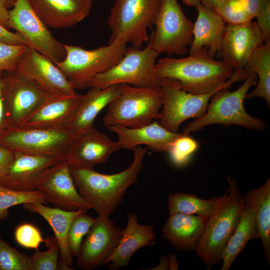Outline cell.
Here are the masks:
<instances>
[{
  "label": "cell",
  "instance_id": "obj_1",
  "mask_svg": "<svg viewBox=\"0 0 270 270\" xmlns=\"http://www.w3.org/2000/svg\"><path fill=\"white\" fill-rule=\"evenodd\" d=\"M132 150V164L116 174H106L94 170L93 168L70 166L71 175L79 194L96 211L98 217L109 218L142 170L147 148L139 146Z\"/></svg>",
  "mask_w": 270,
  "mask_h": 270
},
{
  "label": "cell",
  "instance_id": "obj_2",
  "mask_svg": "<svg viewBox=\"0 0 270 270\" xmlns=\"http://www.w3.org/2000/svg\"><path fill=\"white\" fill-rule=\"evenodd\" d=\"M234 69L202 48L180 58H164L156 62L154 72L160 78L177 80L181 88L194 94L210 92L224 86Z\"/></svg>",
  "mask_w": 270,
  "mask_h": 270
},
{
  "label": "cell",
  "instance_id": "obj_3",
  "mask_svg": "<svg viewBox=\"0 0 270 270\" xmlns=\"http://www.w3.org/2000/svg\"><path fill=\"white\" fill-rule=\"evenodd\" d=\"M227 180L228 188L218 209L207 219L195 250L196 256L208 270L222 261V252L238 224L244 204L236 180L228 176Z\"/></svg>",
  "mask_w": 270,
  "mask_h": 270
},
{
  "label": "cell",
  "instance_id": "obj_4",
  "mask_svg": "<svg viewBox=\"0 0 270 270\" xmlns=\"http://www.w3.org/2000/svg\"><path fill=\"white\" fill-rule=\"evenodd\" d=\"M246 78L243 69H234L232 76L224 86L202 94L184 90L174 78H160L162 104L158 122L169 131L178 132L184 121L190 118H198L205 113L210 100L216 92L222 88H229L234 83L244 80Z\"/></svg>",
  "mask_w": 270,
  "mask_h": 270
},
{
  "label": "cell",
  "instance_id": "obj_5",
  "mask_svg": "<svg viewBox=\"0 0 270 270\" xmlns=\"http://www.w3.org/2000/svg\"><path fill=\"white\" fill-rule=\"evenodd\" d=\"M120 94L108 106L102 122L106 128L120 126L137 128L159 120L162 108L160 88L118 84Z\"/></svg>",
  "mask_w": 270,
  "mask_h": 270
},
{
  "label": "cell",
  "instance_id": "obj_6",
  "mask_svg": "<svg viewBox=\"0 0 270 270\" xmlns=\"http://www.w3.org/2000/svg\"><path fill=\"white\" fill-rule=\"evenodd\" d=\"M257 80L256 75L252 72L235 90L231 92L226 88L218 91L211 98L205 113L188 124L182 133L190 134L214 124H236L254 130L264 128V122L250 115L244 105L248 90L256 84Z\"/></svg>",
  "mask_w": 270,
  "mask_h": 270
},
{
  "label": "cell",
  "instance_id": "obj_7",
  "mask_svg": "<svg viewBox=\"0 0 270 270\" xmlns=\"http://www.w3.org/2000/svg\"><path fill=\"white\" fill-rule=\"evenodd\" d=\"M126 44L116 39L108 46L92 50L64 44L66 58L55 64L75 90L84 89L94 76L108 70L122 58Z\"/></svg>",
  "mask_w": 270,
  "mask_h": 270
},
{
  "label": "cell",
  "instance_id": "obj_8",
  "mask_svg": "<svg viewBox=\"0 0 270 270\" xmlns=\"http://www.w3.org/2000/svg\"><path fill=\"white\" fill-rule=\"evenodd\" d=\"M160 54L150 42L143 49L127 46L122 58L108 70L94 76L86 88H105L126 84L138 88H160V78L154 72Z\"/></svg>",
  "mask_w": 270,
  "mask_h": 270
},
{
  "label": "cell",
  "instance_id": "obj_9",
  "mask_svg": "<svg viewBox=\"0 0 270 270\" xmlns=\"http://www.w3.org/2000/svg\"><path fill=\"white\" fill-rule=\"evenodd\" d=\"M161 0H115L108 24L111 30L108 43L120 39L142 48L148 42V30L154 26Z\"/></svg>",
  "mask_w": 270,
  "mask_h": 270
},
{
  "label": "cell",
  "instance_id": "obj_10",
  "mask_svg": "<svg viewBox=\"0 0 270 270\" xmlns=\"http://www.w3.org/2000/svg\"><path fill=\"white\" fill-rule=\"evenodd\" d=\"M76 137L66 128L10 126L0 134V144L14 152L62 160Z\"/></svg>",
  "mask_w": 270,
  "mask_h": 270
},
{
  "label": "cell",
  "instance_id": "obj_11",
  "mask_svg": "<svg viewBox=\"0 0 270 270\" xmlns=\"http://www.w3.org/2000/svg\"><path fill=\"white\" fill-rule=\"evenodd\" d=\"M150 35L152 48L160 54L184 55L193 38L194 24L177 0H161Z\"/></svg>",
  "mask_w": 270,
  "mask_h": 270
},
{
  "label": "cell",
  "instance_id": "obj_12",
  "mask_svg": "<svg viewBox=\"0 0 270 270\" xmlns=\"http://www.w3.org/2000/svg\"><path fill=\"white\" fill-rule=\"evenodd\" d=\"M8 28H13L22 36L26 45L45 56L54 64L66 56L64 44L52 36L28 0H16L8 10Z\"/></svg>",
  "mask_w": 270,
  "mask_h": 270
},
{
  "label": "cell",
  "instance_id": "obj_13",
  "mask_svg": "<svg viewBox=\"0 0 270 270\" xmlns=\"http://www.w3.org/2000/svg\"><path fill=\"white\" fill-rule=\"evenodd\" d=\"M7 73L2 89L3 102L9 127L16 126L50 94L16 70Z\"/></svg>",
  "mask_w": 270,
  "mask_h": 270
},
{
  "label": "cell",
  "instance_id": "obj_14",
  "mask_svg": "<svg viewBox=\"0 0 270 270\" xmlns=\"http://www.w3.org/2000/svg\"><path fill=\"white\" fill-rule=\"evenodd\" d=\"M36 190L56 208L69 211L92 208L78 192L66 160H58L44 172L37 182Z\"/></svg>",
  "mask_w": 270,
  "mask_h": 270
},
{
  "label": "cell",
  "instance_id": "obj_15",
  "mask_svg": "<svg viewBox=\"0 0 270 270\" xmlns=\"http://www.w3.org/2000/svg\"><path fill=\"white\" fill-rule=\"evenodd\" d=\"M124 229L109 218L98 217L82 240L77 266L90 270L104 264L118 246Z\"/></svg>",
  "mask_w": 270,
  "mask_h": 270
},
{
  "label": "cell",
  "instance_id": "obj_16",
  "mask_svg": "<svg viewBox=\"0 0 270 270\" xmlns=\"http://www.w3.org/2000/svg\"><path fill=\"white\" fill-rule=\"evenodd\" d=\"M16 71L49 94L76 93L50 60L28 46L18 63Z\"/></svg>",
  "mask_w": 270,
  "mask_h": 270
},
{
  "label": "cell",
  "instance_id": "obj_17",
  "mask_svg": "<svg viewBox=\"0 0 270 270\" xmlns=\"http://www.w3.org/2000/svg\"><path fill=\"white\" fill-rule=\"evenodd\" d=\"M264 44L256 22L228 24L226 26L219 57L234 69H242L254 51Z\"/></svg>",
  "mask_w": 270,
  "mask_h": 270
},
{
  "label": "cell",
  "instance_id": "obj_18",
  "mask_svg": "<svg viewBox=\"0 0 270 270\" xmlns=\"http://www.w3.org/2000/svg\"><path fill=\"white\" fill-rule=\"evenodd\" d=\"M82 97V94L78 93L50 94L18 126L24 128H66Z\"/></svg>",
  "mask_w": 270,
  "mask_h": 270
},
{
  "label": "cell",
  "instance_id": "obj_19",
  "mask_svg": "<svg viewBox=\"0 0 270 270\" xmlns=\"http://www.w3.org/2000/svg\"><path fill=\"white\" fill-rule=\"evenodd\" d=\"M120 149L117 142L93 128L76 137L66 160L70 166L93 168L106 162L112 154Z\"/></svg>",
  "mask_w": 270,
  "mask_h": 270
},
{
  "label": "cell",
  "instance_id": "obj_20",
  "mask_svg": "<svg viewBox=\"0 0 270 270\" xmlns=\"http://www.w3.org/2000/svg\"><path fill=\"white\" fill-rule=\"evenodd\" d=\"M58 160L54 157L14 152L12 163L0 184L19 191L34 190L42 174Z\"/></svg>",
  "mask_w": 270,
  "mask_h": 270
},
{
  "label": "cell",
  "instance_id": "obj_21",
  "mask_svg": "<svg viewBox=\"0 0 270 270\" xmlns=\"http://www.w3.org/2000/svg\"><path fill=\"white\" fill-rule=\"evenodd\" d=\"M37 15L47 26H72L86 18L93 0H28Z\"/></svg>",
  "mask_w": 270,
  "mask_h": 270
},
{
  "label": "cell",
  "instance_id": "obj_22",
  "mask_svg": "<svg viewBox=\"0 0 270 270\" xmlns=\"http://www.w3.org/2000/svg\"><path fill=\"white\" fill-rule=\"evenodd\" d=\"M154 228L138 222L136 212L128 214L126 226L116 248L105 262L110 270H118L128 266L134 254L138 249L156 244Z\"/></svg>",
  "mask_w": 270,
  "mask_h": 270
},
{
  "label": "cell",
  "instance_id": "obj_23",
  "mask_svg": "<svg viewBox=\"0 0 270 270\" xmlns=\"http://www.w3.org/2000/svg\"><path fill=\"white\" fill-rule=\"evenodd\" d=\"M106 128L117 135L121 148L130 150L146 145L154 152H168L171 143L181 134L169 131L156 120L140 128L113 126Z\"/></svg>",
  "mask_w": 270,
  "mask_h": 270
},
{
  "label": "cell",
  "instance_id": "obj_24",
  "mask_svg": "<svg viewBox=\"0 0 270 270\" xmlns=\"http://www.w3.org/2000/svg\"><path fill=\"white\" fill-rule=\"evenodd\" d=\"M196 8L198 16L194 24L189 54L204 48L212 58L219 56L226 22L215 11L200 3Z\"/></svg>",
  "mask_w": 270,
  "mask_h": 270
},
{
  "label": "cell",
  "instance_id": "obj_25",
  "mask_svg": "<svg viewBox=\"0 0 270 270\" xmlns=\"http://www.w3.org/2000/svg\"><path fill=\"white\" fill-rule=\"evenodd\" d=\"M118 84L105 88H90L86 94H82L81 100L66 128L77 136L94 128L97 116L120 94Z\"/></svg>",
  "mask_w": 270,
  "mask_h": 270
},
{
  "label": "cell",
  "instance_id": "obj_26",
  "mask_svg": "<svg viewBox=\"0 0 270 270\" xmlns=\"http://www.w3.org/2000/svg\"><path fill=\"white\" fill-rule=\"evenodd\" d=\"M207 219L196 214H170L162 229L163 236L178 250H195Z\"/></svg>",
  "mask_w": 270,
  "mask_h": 270
},
{
  "label": "cell",
  "instance_id": "obj_27",
  "mask_svg": "<svg viewBox=\"0 0 270 270\" xmlns=\"http://www.w3.org/2000/svg\"><path fill=\"white\" fill-rule=\"evenodd\" d=\"M23 209L41 216L53 230L60 248L61 260L68 266L73 264L72 256L68 245V234L74 218L86 210L69 211L58 208H50L40 202H28L22 204Z\"/></svg>",
  "mask_w": 270,
  "mask_h": 270
},
{
  "label": "cell",
  "instance_id": "obj_28",
  "mask_svg": "<svg viewBox=\"0 0 270 270\" xmlns=\"http://www.w3.org/2000/svg\"><path fill=\"white\" fill-rule=\"evenodd\" d=\"M244 204L254 211L257 239L262 240L267 262H270V179L262 186L250 190L244 196Z\"/></svg>",
  "mask_w": 270,
  "mask_h": 270
},
{
  "label": "cell",
  "instance_id": "obj_29",
  "mask_svg": "<svg viewBox=\"0 0 270 270\" xmlns=\"http://www.w3.org/2000/svg\"><path fill=\"white\" fill-rule=\"evenodd\" d=\"M254 238L257 239L254 211L244 204L238 224L222 252L220 270H228L248 242Z\"/></svg>",
  "mask_w": 270,
  "mask_h": 270
},
{
  "label": "cell",
  "instance_id": "obj_30",
  "mask_svg": "<svg viewBox=\"0 0 270 270\" xmlns=\"http://www.w3.org/2000/svg\"><path fill=\"white\" fill-rule=\"evenodd\" d=\"M244 70L248 74L254 73L258 82L256 88L248 92L245 99L260 97L270 104V42L264 43L252 54Z\"/></svg>",
  "mask_w": 270,
  "mask_h": 270
},
{
  "label": "cell",
  "instance_id": "obj_31",
  "mask_svg": "<svg viewBox=\"0 0 270 270\" xmlns=\"http://www.w3.org/2000/svg\"><path fill=\"white\" fill-rule=\"evenodd\" d=\"M222 196L204 200L193 194L182 192L168 196V208L170 214H196L208 218L218 209Z\"/></svg>",
  "mask_w": 270,
  "mask_h": 270
},
{
  "label": "cell",
  "instance_id": "obj_32",
  "mask_svg": "<svg viewBox=\"0 0 270 270\" xmlns=\"http://www.w3.org/2000/svg\"><path fill=\"white\" fill-rule=\"evenodd\" d=\"M270 0H224L215 12L228 24L252 21Z\"/></svg>",
  "mask_w": 270,
  "mask_h": 270
},
{
  "label": "cell",
  "instance_id": "obj_33",
  "mask_svg": "<svg viewBox=\"0 0 270 270\" xmlns=\"http://www.w3.org/2000/svg\"><path fill=\"white\" fill-rule=\"evenodd\" d=\"M28 202L48 204L43 194L37 190L22 192L0 184V220H4L8 217V210L11 207Z\"/></svg>",
  "mask_w": 270,
  "mask_h": 270
},
{
  "label": "cell",
  "instance_id": "obj_34",
  "mask_svg": "<svg viewBox=\"0 0 270 270\" xmlns=\"http://www.w3.org/2000/svg\"><path fill=\"white\" fill-rule=\"evenodd\" d=\"M48 250L41 252L38 249L28 256L31 270H59L58 256L60 248L54 237L45 239Z\"/></svg>",
  "mask_w": 270,
  "mask_h": 270
},
{
  "label": "cell",
  "instance_id": "obj_35",
  "mask_svg": "<svg viewBox=\"0 0 270 270\" xmlns=\"http://www.w3.org/2000/svg\"><path fill=\"white\" fill-rule=\"evenodd\" d=\"M83 212L76 216L72 222L68 234V245L72 256L77 257L83 238L88 234L96 218Z\"/></svg>",
  "mask_w": 270,
  "mask_h": 270
},
{
  "label": "cell",
  "instance_id": "obj_36",
  "mask_svg": "<svg viewBox=\"0 0 270 270\" xmlns=\"http://www.w3.org/2000/svg\"><path fill=\"white\" fill-rule=\"evenodd\" d=\"M198 146L197 142L189 134L181 133L171 143L168 152L173 164L182 166L188 162Z\"/></svg>",
  "mask_w": 270,
  "mask_h": 270
},
{
  "label": "cell",
  "instance_id": "obj_37",
  "mask_svg": "<svg viewBox=\"0 0 270 270\" xmlns=\"http://www.w3.org/2000/svg\"><path fill=\"white\" fill-rule=\"evenodd\" d=\"M0 270H31L28 256L9 245L0 236Z\"/></svg>",
  "mask_w": 270,
  "mask_h": 270
},
{
  "label": "cell",
  "instance_id": "obj_38",
  "mask_svg": "<svg viewBox=\"0 0 270 270\" xmlns=\"http://www.w3.org/2000/svg\"><path fill=\"white\" fill-rule=\"evenodd\" d=\"M26 47V44H12L0 42V72L16 71Z\"/></svg>",
  "mask_w": 270,
  "mask_h": 270
},
{
  "label": "cell",
  "instance_id": "obj_39",
  "mask_svg": "<svg viewBox=\"0 0 270 270\" xmlns=\"http://www.w3.org/2000/svg\"><path fill=\"white\" fill-rule=\"evenodd\" d=\"M14 238L18 244L28 248L37 250L42 242H45L39 230L28 223L22 224L16 227Z\"/></svg>",
  "mask_w": 270,
  "mask_h": 270
},
{
  "label": "cell",
  "instance_id": "obj_40",
  "mask_svg": "<svg viewBox=\"0 0 270 270\" xmlns=\"http://www.w3.org/2000/svg\"><path fill=\"white\" fill-rule=\"evenodd\" d=\"M256 23L260 29L264 43L270 42V2L258 14Z\"/></svg>",
  "mask_w": 270,
  "mask_h": 270
},
{
  "label": "cell",
  "instance_id": "obj_41",
  "mask_svg": "<svg viewBox=\"0 0 270 270\" xmlns=\"http://www.w3.org/2000/svg\"><path fill=\"white\" fill-rule=\"evenodd\" d=\"M14 158V152L0 144V182L7 174Z\"/></svg>",
  "mask_w": 270,
  "mask_h": 270
},
{
  "label": "cell",
  "instance_id": "obj_42",
  "mask_svg": "<svg viewBox=\"0 0 270 270\" xmlns=\"http://www.w3.org/2000/svg\"><path fill=\"white\" fill-rule=\"evenodd\" d=\"M0 42L12 44H26L21 35L14 33L6 28L0 22Z\"/></svg>",
  "mask_w": 270,
  "mask_h": 270
},
{
  "label": "cell",
  "instance_id": "obj_43",
  "mask_svg": "<svg viewBox=\"0 0 270 270\" xmlns=\"http://www.w3.org/2000/svg\"><path fill=\"white\" fill-rule=\"evenodd\" d=\"M4 72H0V134L9 128L2 100V89L4 82Z\"/></svg>",
  "mask_w": 270,
  "mask_h": 270
},
{
  "label": "cell",
  "instance_id": "obj_44",
  "mask_svg": "<svg viewBox=\"0 0 270 270\" xmlns=\"http://www.w3.org/2000/svg\"><path fill=\"white\" fill-rule=\"evenodd\" d=\"M8 10L4 1L0 0V22L6 28L9 19Z\"/></svg>",
  "mask_w": 270,
  "mask_h": 270
},
{
  "label": "cell",
  "instance_id": "obj_45",
  "mask_svg": "<svg viewBox=\"0 0 270 270\" xmlns=\"http://www.w3.org/2000/svg\"><path fill=\"white\" fill-rule=\"evenodd\" d=\"M204 6L215 10L217 6L224 0H198Z\"/></svg>",
  "mask_w": 270,
  "mask_h": 270
},
{
  "label": "cell",
  "instance_id": "obj_46",
  "mask_svg": "<svg viewBox=\"0 0 270 270\" xmlns=\"http://www.w3.org/2000/svg\"><path fill=\"white\" fill-rule=\"evenodd\" d=\"M169 268L168 258L166 256H164L160 258V264L154 267V268L150 270H167Z\"/></svg>",
  "mask_w": 270,
  "mask_h": 270
},
{
  "label": "cell",
  "instance_id": "obj_47",
  "mask_svg": "<svg viewBox=\"0 0 270 270\" xmlns=\"http://www.w3.org/2000/svg\"><path fill=\"white\" fill-rule=\"evenodd\" d=\"M169 268L170 270H178V264L176 256L174 254L168 258Z\"/></svg>",
  "mask_w": 270,
  "mask_h": 270
},
{
  "label": "cell",
  "instance_id": "obj_48",
  "mask_svg": "<svg viewBox=\"0 0 270 270\" xmlns=\"http://www.w3.org/2000/svg\"><path fill=\"white\" fill-rule=\"evenodd\" d=\"M183 4L186 6L196 7L200 2L198 0H182Z\"/></svg>",
  "mask_w": 270,
  "mask_h": 270
},
{
  "label": "cell",
  "instance_id": "obj_49",
  "mask_svg": "<svg viewBox=\"0 0 270 270\" xmlns=\"http://www.w3.org/2000/svg\"><path fill=\"white\" fill-rule=\"evenodd\" d=\"M3 0L5 2L6 6L8 9L12 8L13 7L14 4L16 2V0Z\"/></svg>",
  "mask_w": 270,
  "mask_h": 270
}]
</instances>
